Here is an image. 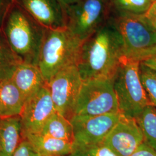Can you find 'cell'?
Here are the masks:
<instances>
[{
  "instance_id": "obj_1",
  "label": "cell",
  "mask_w": 156,
  "mask_h": 156,
  "mask_svg": "<svg viewBox=\"0 0 156 156\" xmlns=\"http://www.w3.org/2000/svg\"><path fill=\"white\" fill-rule=\"evenodd\" d=\"M124 57L122 37L111 16L83 41L77 67L83 81L113 79Z\"/></svg>"
},
{
  "instance_id": "obj_12",
  "label": "cell",
  "mask_w": 156,
  "mask_h": 156,
  "mask_svg": "<svg viewBox=\"0 0 156 156\" xmlns=\"http://www.w3.org/2000/svg\"><path fill=\"white\" fill-rule=\"evenodd\" d=\"M46 29L66 27L65 13L58 0H12Z\"/></svg>"
},
{
  "instance_id": "obj_9",
  "label": "cell",
  "mask_w": 156,
  "mask_h": 156,
  "mask_svg": "<svg viewBox=\"0 0 156 156\" xmlns=\"http://www.w3.org/2000/svg\"><path fill=\"white\" fill-rule=\"evenodd\" d=\"M122 116L120 112L94 117L73 116L74 149L102 143Z\"/></svg>"
},
{
  "instance_id": "obj_10",
  "label": "cell",
  "mask_w": 156,
  "mask_h": 156,
  "mask_svg": "<svg viewBox=\"0 0 156 156\" xmlns=\"http://www.w3.org/2000/svg\"><path fill=\"white\" fill-rule=\"evenodd\" d=\"M56 112L47 83L26 101L20 115L23 136L39 134L48 119Z\"/></svg>"
},
{
  "instance_id": "obj_11",
  "label": "cell",
  "mask_w": 156,
  "mask_h": 156,
  "mask_svg": "<svg viewBox=\"0 0 156 156\" xmlns=\"http://www.w3.org/2000/svg\"><path fill=\"white\" fill-rule=\"evenodd\" d=\"M144 142V134L136 119L122 114L118 123L102 143L119 156H130Z\"/></svg>"
},
{
  "instance_id": "obj_3",
  "label": "cell",
  "mask_w": 156,
  "mask_h": 156,
  "mask_svg": "<svg viewBox=\"0 0 156 156\" xmlns=\"http://www.w3.org/2000/svg\"><path fill=\"white\" fill-rule=\"evenodd\" d=\"M83 42L67 27L45 29L38 67L46 83L63 69L77 66Z\"/></svg>"
},
{
  "instance_id": "obj_26",
  "label": "cell",
  "mask_w": 156,
  "mask_h": 156,
  "mask_svg": "<svg viewBox=\"0 0 156 156\" xmlns=\"http://www.w3.org/2000/svg\"><path fill=\"white\" fill-rule=\"evenodd\" d=\"M12 2V0H0V28L2 27L6 13Z\"/></svg>"
},
{
  "instance_id": "obj_29",
  "label": "cell",
  "mask_w": 156,
  "mask_h": 156,
  "mask_svg": "<svg viewBox=\"0 0 156 156\" xmlns=\"http://www.w3.org/2000/svg\"><path fill=\"white\" fill-rule=\"evenodd\" d=\"M2 79L1 78V77L0 76V83H1V82H2Z\"/></svg>"
},
{
  "instance_id": "obj_8",
  "label": "cell",
  "mask_w": 156,
  "mask_h": 156,
  "mask_svg": "<svg viewBox=\"0 0 156 156\" xmlns=\"http://www.w3.org/2000/svg\"><path fill=\"white\" fill-rule=\"evenodd\" d=\"M82 84L76 66L63 69L47 83L56 111L69 121L74 116Z\"/></svg>"
},
{
  "instance_id": "obj_17",
  "label": "cell",
  "mask_w": 156,
  "mask_h": 156,
  "mask_svg": "<svg viewBox=\"0 0 156 156\" xmlns=\"http://www.w3.org/2000/svg\"><path fill=\"white\" fill-rule=\"evenodd\" d=\"M39 134L74 142L73 128L71 121L56 111L45 122Z\"/></svg>"
},
{
  "instance_id": "obj_20",
  "label": "cell",
  "mask_w": 156,
  "mask_h": 156,
  "mask_svg": "<svg viewBox=\"0 0 156 156\" xmlns=\"http://www.w3.org/2000/svg\"><path fill=\"white\" fill-rule=\"evenodd\" d=\"M155 0H110L113 11L128 15H142Z\"/></svg>"
},
{
  "instance_id": "obj_23",
  "label": "cell",
  "mask_w": 156,
  "mask_h": 156,
  "mask_svg": "<svg viewBox=\"0 0 156 156\" xmlns=\"http://www.w3.org/2000/svg\"><path fill=\"white\" fill-rule=\"evenodd\" d=\"M12 156H38L28 140L23 138Z\"/></svg>"
},
{
  "instance_id": "obj_13",
  "label": "cell",
  "mask_w": 156,
  "mask_h": 156,
  "mask_svg": "<svg viewBox=\"0 0 156 156\" xmlns=\"http://www.w3.org/2000/svg\"><path fill=\"white\" fill-rule=\"evenodd\" d=\"M10 78L26 101L46 84L38 66L23 62L15 67Z\"/></svg>"
},
{
  "instance_id": "obj_24",
  "label": "cell",
  "mask_w": 156,
  "mask_h": 156,
  "mask_svg": "<svg viewBox=\"0 0 156 156\" xmlns=\"http://www.w3.org/2000/svg\"><path fill=\"white\" fill-rule=\"evenodd\" d=\"M145 21L156 31V0L151 4L145 14L142 15Z\"/></svg>"
},
{
  "instance_id": "obj_15",
  "label": "cell",
  "mask_w": 156,
  "mask_h": 156,
  "mask_svg": "<svg viewBox=\"0 0 156 156\" xmlns=\"http://www.w3.org/2000/svg\"><path fill=\"white\" fill-rule=\"evenodd\" d=\"M26 100L11 78L0 83V118L20 116Z\"/></svg>"
},
{
  "instance_id": "obj_14",
  "label": "cell",
  "mask_w": 156,
  "mask_h": 156,
  "mask_svg": "<svg viewBox=\"0 0 156 156\" xmlns=\"http://www.w3.org/2000/svg\"><path fill=\"white\" fill-rule=\"evenodd\" d=\"M28 140L38 156H68L74 151L72 142L58 140L42 134H26Z\"/></svg>"
},
{
  "instance_id": "obj_16",
  "label": "cell",
  "mask_w": 156,
  "mask_h": 156,
  "mask_svg": "<svg viewBox=\"0 0 156 156\" xmlns=\"http://www.w3.org/2000/svg\"><path fill=\"white\" fill-rule=\"evenodd\" d=\"M23 139L20 116L0 118V156H12Z\"/></svg>"
},
{
  "instance_id": "obj_22",
  "label": "cell",
  "mask_w": 156,
  "mask_h": 156,
  "mask_svg": "<svg viewBox=\"0 0 156 156\" xmlns=\"http://www.w3.org/2000/svg\"><path fill=\"white\" fill-rule=\"evenodd\" d=\"M68 156H119L103 143L80 148H76Z\"/></svg>"
},
{
  "instance_id": "obj_21",
  "label": "cell",
  "mask_w": 156,
  "mask_h": 156,
  "mask_svg": "<svg viewBox=\"0 0 156 156\" xmlns=\"http://www.w3.org/2000/svg\"><path fill=\"white\" fill-rule=\"evenodd\" d=\"M140 75L150 104L156 109V71L140 62Z\"/></svg>"
},
{
  "instance_id": "obj_6",
  "label": "cell",
  "mask_w": 156,
  "mask_h": 156,
  "mask_svg": "<svg viewBox=\"0 0 156 156\" xmlns=\"http://www.w3.org/2000/svg\"><path fill=\"white\" fill-rule=\"evenodd\" d=\"M64 13L67 28L83 42L111 19L112 8L110 0H81Z\"/></svg>"
},
{
  "instance_id": "obj_25",
  "label": "cell",
  "mask_w": 156,
  "mask_h": 156,
  "mask_svg": "<svg viewBox=\"0 0 156 156\" xmlns=\"http://www.w3.org/2000/svg\"><path fill=\"white\" fill-rule=\"evenodd\" d=\"M130 156H156V151L145 141Z\"/></svg>"
},
{
  "instance_id": "obj_19",
  "label": "cell",
  "mask_w": 156,
  "mask_h": 156,
  "mask_svg": "<svg viewBox=\"0 0 156 156\" xmlns=\"http://www.w3.org/2000/svg\"><path fill=\"white\" fill-rule=\"evenodd\" d=\"M20 62L0 28V76L2 79L10 78L13 69Z\"/></svg>"
},
{
  "instance_id": "obj_7",
  "label": "cell",
  "mask_w": 156,
  "mask_h": 156,
  "mask_svg": "<svg viewBox=\"0 0 156 156\" xmlns=\"http://www.w3.org/2000/svg\"><path fill=\"white\" fill-rule=\"evenodd\" d=\"M118 112L120 111L113 79L83 81L73 116L94 117Z\"/></svg>"
},
{
  "instance_id": "obj_28",
  "label": "cell",
  "mask_w": 156,
  "mask_h": 156,
  "mask_svg": "<svg viewBox=\"0 0 156 156\" xmlns=\"http://www.w3.org/2000/svg\"><path fill=\"white\" fill-rule=\"evenodd\" d=\"M58 1L61 4L64 11H65V10L68 7L77 4L81 0H58Z\"/></svg>"
},
{
  "instance_id": "obj_4",
  "label": "cell",
  "mask_w": 156,
  "mask_h": 156,
  "mask_svg": "<svg viewBox=\"0 0 156 156\" xmlns=\"http://www.w3.org/2000/svg\"><path fill=\"white\" fill-rule=\"evenodd\" d=\"M140 64L138 61L124 57L113 79L119 111L134 119L151 105L140 80Z\"/></svg>"
},
{
  "instance_id": "obj_5",
  "label": "cell",
  "mask_w": 156,
  "mask_h": 156,
  "mask_svg": "<svg viewBox=\"0 0 156 156\" xmlns=\"http://www.w3.org/2000/svg\"><path fill=\"white\" fill-rule=\"evenodd\" d=\"M112 18L123 42L124 57L141 62L156 50V31L142 15L113 11Z\"/></svg>"
},
{
  "instance_id": "obj_18",
  "label": "cell",
  "mask_w": 156,
  "mask_h": 156,
  "mask_svg": "<svg viewBox=\"0 0 156 156\" xmlns=\"http://www.w3.org/2000/svg\"><path fill=\"white\" fill-rule=\"evenodd\" d=\"M144 134L145 141L156 151V109L152 105L145 108L136 119Z\"/></svg>"
},
{
  "instance_id": "obj_27",
  "label": "cell",
  "mask_w": 156,
  "mask_h": 156,
  "mask_svg": "<svg viewBox=\"0 0 156 156\" xmlns=\"http://www.w3.org/2000/svg\"><path fill=\"white\" fill-rule=\"evenodd\" d=\"M151 69L156 71V50L151 55L140 62Z\"/></svg>"
},
{
  "instance_id": "obj_2",
  "label": "cell",
  "mask_w": 156,
  "mask_h": 156,
  "mask_svg": "<svg viewBox=\"0 0 156 156\" xmlns=\"http://www.w3.org/2000/svg\"><path fill=\"white\" fill-rule=\"evenodd\" d=\"M45 29L16 4L6 13L2 31L13 53L25 63L38 66Z\"/></svg>"
}]
</instances>
